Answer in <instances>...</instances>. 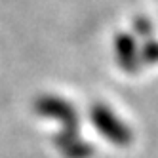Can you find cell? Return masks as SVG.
I'll return each instance as SVG.
<instances>
[{
	"label": "cell",
	"instance_id": "obj_1",
	"mask_svg": "<svg viewBox=\"0 0 158 158\" xmlns=\"http://www.w3.org/2000/svg\"><path fill=\"white\" fill-rule=\"evenodd\" d=\"M92 118L95 122L97 130L103 133V135H107L110 141H114L116 145H126L130 141V131L126 130V126H124L122 122H118L114 116H112V112L107 107L97 105L94 109Z\"/></svg>",
	"mask_w": 158,
	"mask_h": 158
},
{
	"label": "cell",
	"instance_id": "obj_2",
	"mask_svg": "<svg viewBox=\"0 0 158 158\" xmlns=\"http://www.w3.org/2000/svg\"><path fill=\"white\" fill-rule=\"evenodd\" d=\"M36 109L42 112V114H48V116H55V118H61L67 126H71L74 122L76 124V116L74 112L71 110V107L65 103V101L59 99H50V97H44L36 103Z\"/></svg>",
	"mask_w": 158,
	"mask_h": 158
}]
</instances>
